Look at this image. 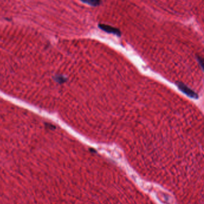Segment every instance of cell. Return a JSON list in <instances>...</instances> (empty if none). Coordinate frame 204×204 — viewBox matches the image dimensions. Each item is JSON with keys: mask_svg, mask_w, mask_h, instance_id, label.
<instances>
[{"mask_svg": "<svg viewBox=\"0 0 204 204\" xmlns=\"http://www.w3.org/2000/svg\"><path fill=\"white\" fill-rule=\"evenodd\" d=\"M56 171L0 169V204H64Z\"/></svg>", "mask_w": 204, "mask_h": 204, "instance_id": "1", "label": "cell"}, {"mask_svg": "<svg viewBox=\"0 0 204 204\" xmlns=\"http://www.w3.org/2000/svg\"><path fill=\"white\" fill-rule=\"evenodd\" d=\"M177 85L179 88V89L181 91V92H183L184 94H186L187 96L191 98L194 99H198V95L194 92V90H192L191 88L188 87L187 85H184L183 83H180V82H177Z\"/></svg>", "mask_w": 204, "mask_h": 204, "instance_id": "2", "label": "cell"}, {"mask_svg": "<svg viewBox=\"0 0 204 204\" xmlns=\"http://www.w3.org/2000/svg\"><path fill=\"white\" fill-rule=\"evenodd\" d=\"M98 27L102 29L103 31L109 33H112V34H115V35H117V36H120L121 35V32L120 31L115 27L111 26L110 25H104V24H99L98 25Z\"/></svg>", "mask_w": 204, "mask_h": 204, "instance_id": "3", "label": "cell"}, {"mask_svg": "<svg viewBox=\"0 0 204 204\" xmlns=\"http://www.w3.org/2000/svg\"><path fill=\"white\" fill-rule=\"evenodd\" d=\"M83 3L93 7H97L101 4V0H80Z\"/></svg>", "mask_w": 204, "mask_h": 204, "instance_id": "4", "label": "cell"}, {"mask_svg": "<svg viewBox=\"0 0 204 204\" xmlns=\"http://www.w3.org/2000/svg\"><path fill=\"white\" fill-rule=\"evenodd\" d=\"M198 60L199 63V64L201 66L202 69H203V59L201 58V57H198Z\"/></svg>", "mask_w": 204, "mask_h": 204, "instance_id": "5", "label": "cell"}]
</instances>
